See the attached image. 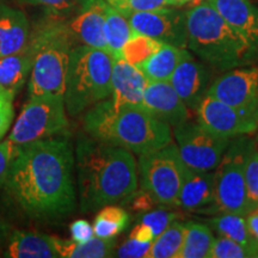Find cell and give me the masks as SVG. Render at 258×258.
I'll return each mask as SVG.
<instances>
[{
	"label": "cell",
	"instance_id": "7c38bea8",
	"mask_svg": "<svg viewBox=\"0 0 258 258\" xmlns=\"http://www.w3.org/2000/svg\"><path fill=\"white\" fill-rule=\"evenodd\" d=\"M125 17L135 34L145 35L170 46L186 47L188 34L185 12L164 8L154 11L132 12L125 15Z\"/></svg>",
	"mask_w": 258,
	"mask_h": 258
},
{
	"label": "cell",
	"instance_id": "44dd1931",
	"mask_svg": "<svg viewBox=\"0 0 258 258\" xmlns=\"http://www.w3.org/2000/svg\"><path fill=\"white\" fill-rule=\"evenodd\" d=\"M4 257L56 258L59 257L50 235L31 231H14L8 238Z\"/></svg>",
	"mask_w": 258,
	"mask_h": 258
},
{
	"label": "cell",
	"instance_id": "9c48e42d",
	"mask_svg": "<svg viewBox=\"0 0 258 258\" xmlns=\"http://www.w3.org/2000/svg\"><path fill=\"white\" fill-rule=\"evenodd\" d=\"M235 137L214 170L218 212L246 215L249 213L245 185V153L250 140Z\"/></svg>",
	"mask_w": 258,
	"mask_h": 258
},
{
	"label": "cell",
	"instance_id": "f1b7e54d",
	"mask_svg": "<svg viewBox=\"0 0 258 258\" xmlns=\"http://www.w3.org/2000/svg\"><path fill=\"white\" fill-rule=\"evenodd\" d=\"M129 215L123 208L108 205L102 207L93 222L96 237L103 239H114L128 226Z\"/></svg>",
	"mask_w": 258,
	"mask_h": 258
},
{
	"label": "cell",
	"instance_id": "8fae6325",
	"mask_svg": "<svg viewBox=\"0 0 258 258\" xmlns=\"http://www.w3.org/2000/svg\"><path fill=\"white\" fill-rule=\"evenodd\" d=\"M196 111L198 123L219 137L232 139L252 134L258 129V110L235 108L208 95Z\"/></svg>",
	"mask_w": 258,
	"mask_h": 258
},
{
	"label": "cell",
	"instance_id": "cb8c5ba5",
	"mask_svg": "<svg viewBox=\"0 0 258 258\" xmlns=\"http://www.w3.org/2000/svg\"><path fill=\"white\" fill-rule=\"evenodd\" d=\"M51 240L59 257L62 258L111 257L115 246L114 239H103L96 235L85 243H77L56 237H51Z\"/></svg>",
	"mask_w": 258,
	"mask_h": 258
},
{
	"label": "cell",
	"instance_id": "ee69618b",
	"mask_svg": "<svg viewBox=\"0 0 258 258\" xmlns=\"http://www.w3.org/2000/svg\"><path fill=\"white\" fill-rule=\"evenodd\" d=\"M177 3H178L179 4V6H182V5H184V4H186V3H188V0H176Z\"/></svg>",
	"mask_w": 258,
	"mask_h": 258
},
{
	"label": "cell",
	"instance_id": "836d02e7",
	"mask_svg": "<svg viewBox=\"0 0 258 258\" xmlns=\"http://www.w3.org/2000/svg\"><path fill=\"white\" fill-rule=\"evenodd\" d=\"M23 4L43 6L56 18L67 17L77 9L79 0H19Z\"/></svg>",
	"mask_w": 258,
	"mask_h": 258
},
{
	"label": "cell",
	"instance_id": "7bdbcfd3",
	"mask_svg": "<svg viewBox=\"0 0 258 258\" xmlns=\"http://www.w3.org/2000/svg\"><path fill=\"white\" fill-rule=\"evenodd\" d=\"M10 233H11V231H10L9 225L6 224L4 220H2V219H0V245L4 243L6 239H8Z\"/></svg>",
	"mask_w": 258,
	"mask_h": 258
},
{
	"label": "cell",
	"instance_id": "ba28073f",
	"mask_svg": "<svg viewBox=\"0 0 258 258\" xmlns=\"http://www.w3.org/2000/svg\"><path fill=\"white\" fill-rule=\"evenodd\" d=\"M69 127L63 97H29L8 140L21 148L34 141L59 134Z\"/></svg>",
	"mask_w": 258,
	"mask_h": 258
},
{
	"label": "cell",
	"instance_id": "6da1fadb",
	"mask_svg": "<svg viewBox=\"0 0 258 258\" xmlns=\"http://www.w3.org/2000/svg\"><path fill=\"white\" fill-rule=\"evenodd\" d=\"M74 154L66 139H43L19 148L4 185L19 211L37 220L66 217L76 208Z\"/></svg>",
	"mask_w": 258,
	"mask_h": 258
},
{
	"label": "cell",
	"instance_id": "8d00e7d4",
	"mask_svg": "<svg viewBox=\"0 0 258 258\" xmlns=\"http://www.w3.org/2000/svg\"><path fill=\"white\" fill-rule=\"evenodd\" d=\"M18 151V148L14 144L10 143L9 140L0 143V190L4 188L10 172V167H11L15 157L17 156Z\"/></svg>",
	"mask_w": 258,
	"mask_h": 258
},
{
	"label": "cell",
	"instance_id": "8992f818",
	"mask_svg": "<svg viewBox=\"0 0 258 258\" xmlns=\"http://www.w3.org/2000/svg\"><path fill=\"white\" fill-rule=\"evenodd\" d=\"M112 61L108 51L98 48L84 44L72 48L63 93L71 115L82 114L110 97Z\"/></svg>",
	"mask_w": 258,
	"mask_h": 258
},
{
	"label": "cell",
	"instance_id": "ab89813d",
	"mask_svg": "<svg viewBox=\"0 0 258 258\" xmlns=\"http://www.w3.org/2000/svg\"><path fill=\"white\" fill-rule=\"evenodd\" d=\"M127 200H131V207L137 212H144L150 209L154 205V200L151 198V195L145 190L141 189L140 191L132 194Z\"/></svg>",
	"mask_w": 258,
	"mask_h": 258
},
{
	"label": "cell",
	"instance_id": "4fadbf2b",
	"mask_svg": "<svg viewBox=\"0 0 258 258\" xmlns=\"http://www.w3.org/2000/svg\"><path fill=\"white\" fill-rule=\"evenodd\" d=\"M207 95L235 108L258 110V67L228 70L212 82Z\"/></svg>",
	"mask_w": 258,
	"mask_h": 258
},
{
	"label": "cell",
	"instance_id": "d6986e66",
	"mask_svg": "<svg viewBox=\"0 0 258 258\" xmlns=\"http://www.w3.org/2000/svg\"><path fill=\"white\" fill-rule=\"evenodd\" d=\"M147 79L140 69L122 59L112 61L111 104L114 108L143 104ZM143 106V105H141Z\"/></svg>",
	"mask_w": 258,
	"mask_h": 258
},
{
	"label": "cell",
	"instance_id": "484cf974",
	"mask_svg": "<svg viewBox=\"0 0 258 258\" xmlns=\"http://www.w3.org/2000/svg\"><path fill=\"white\" fill-rule=\"evenodd\" d=\"M134 31L129 24L127 17L118 10L106 5L104 36L106 41V50L112 59H120L124 43L133 36Z\"/></svg>",
	"mask_w": 258,
	"mask_h": 258
},
{
	"label": "cell",
	"instance_id": "b9f144b4",
	"mask_svg": "<svg viewBox=\"0 0 258 258\" xmlns=\"http://www.w3.org/2000/svg\"><path fill=\"white\" fill-rule=\"evenodd\" d=\"M246 215V225L247 228H249V232L252 234L254 239L258 241V207L252 209Z\"/></svg>",
	"mask_w": 258,
	"mask_h": 258
},
{
	"label": "cell",
	"instance_id": "5bb4252c",
	"mask_svg": "<svg viewBox=\"0 0 258 258\" xmlns=\"http://www.w3.org/2000/svg\"><path fill=\"white\" fill-rule=\"evenodd\" d=\"M106 5L105 0H79L72 17L69 21L61 18L74 42L108 51L104 36Z\"/></svg>",
	"mask_w": 258,
	"mask_h": 258
},
{
	"label": "cell",
	"instance_id": "83f0119b",
	"mask_svg": "<svg viewBox=\"0 0 258 258\" xmlns=\"http://www.w3.org/2000/svg\"><path fill=\"white\" fill-rule=\"evenodd\" d=\"M185 225L172 221L151 245L148 258H178L184 241Z\"/></svg>",
	"mask_w": 258,
	"mask_h": 258
},
{
	"label": "cell",
	"instance_id": "74e56055",
	"mask_svg": "<svg viewBox=\"0 0 258 258\" xmlns=\"http://www.w3.org/2000/svg\"><path fill=\"white\" fill-rule=\"evenodd\" d=\"M152 243H141L135 239H129L117 249L116 256L122 258H140L147 257Z\"/></svg>",
	"mask_w": 258,
	"mask_h": 258
},
{
	"label": "cell",
	"instance_id": "60d3db41",
	"mask_svg": "<svg viewBox=\"0 0 258 258\" xmlns=\"http://www.w3.org/2000/svg\"><path fill=\"white\" fill-rule=\"evenodd\" d=\"M129 238H131V239L141 241V243H152L154 239V234L152 228H151L150 226L141 222V224L137 225L133 230H132L131 234H129Z\"/></svg>",
	"mask_w": 258,
	"mask_h": 258
},
{
	"label": "cell",
	"instance_id": "603a6c76",
	"mask_svg": "<svg viewBox=\"0 0 258 258\" xmlns=\"http://www.w3.org/2000/svg\"><path fill=\"white\" fill-rule=\"evenodd\" d=\"M31 66L32 51L30 44L25 50L0 56V89L15 97L30 76Z\"/></svg>",
	"mask_w": 258,
	"mask_h": 258
},
{
	"label": "cell",
	"instance_id": "4316f807",
	"mask_svg": "<svg viewBox=\"0 0 258 258\" xmlns=\"http://www.w3.org/2000/svg\"><path fill=\"white\" fill-rule=\"evenodd\" d=\"M184 225V241L178 258H209L215 240L211 228L195 221Z\"/></svg>",
	"mask_w": 258,
	"mask_h": 258
},
{
	"label": "cell",
	"instance_id": "d6a6232c",
	"mask_svg": "<svg viewBox=\"0 0 258 258\" xmlns=\"http://www.w3.org/2000/svg\"><path fill=\"white\" fill-rule=\"evenodd\" d=\"M171 6H179V4L176 0H122L115 9L125 16L132 12L154 11Z\"/></svg>",
	"mask_w": 258,
	"mask_h": 258
},
{
	"label": "cell",
	"instance_id": "e0dca14e",
	"mask_svg": "<svg viewBox=\"0 0 258 258\" xmlns=\"http://www.w3.org/2000/svg\"><path fill=\"white\" fill-rule=\"evenodd\" d=\"M258 56V9L250 0H206Z\"/></svg>",
	"mask_w": 258,
	"mask_h": 258
},
{
	"label": "cell",
	"instance_id": "9a60e30c",
	"mask_svg": "<svg viewBox=\"0 0 258 258\" xmlns=\"http://www.w3.org/2000/svg\"><path fill=\"white\" fill-rule=\"evenodd\" d=\"M143 108L170 127L188 121L189 110L170 82L147 80L143 96Z\"/></svg>",
	"mask_w": 258,
	"mask_h": 258
},
{
	"label": "cell",
	"instance_id": "4dcf8cb0",
	"mask_svg": "<svg viewBox=\"0 0 258 258\" xmlns=\"http://www.w3.org/2000/svg\"><path fill=\"white\" fill-rule=\"evenodd\" d=\"M245 185H246V199L249 213L258 207V150L256 143L249 141L245 153Z\"/></svg>",
	"mask_w": 258,
	"mask_h": 258
},
{
	"label": "cell",
	"instance_id": "ac0fdd59",
	"mask_svg": "<svg viewBox=\"0 0 258 258\" xmlns=\"http://www.w3.org/2000/svg\"><path fill=\"white\" fill-rule=\"evenodd\" d=\"M176 206L190 212H218L214 172L188 167Z\"/></svg>",
	"mask_w": 258,
	"mask_h": 258
},
{
	"label": "cell",
	"instance_id": "f6af8a7d",
	"mask_svg": "<svg viewBox=\"0 0 258 258\" xmlns=\"http://www.w3.org/2000/svg\"><path fill=\"white\" fill-rule=\"evenodd\" d=\"M188 2H194V3H196V4H199V3H202L203 0H188Z\"/></svg>",
	"mask_w": 258,
	"mask_h": 258
},
{
	"label": "cell",
	"instance_id": "30bf717a",
	"mask_svg": "<svg viewBox=\"0 0 258 258\" xmlns=\"http://www.w3.org/2000/svg\"><path fill=\"white\" fill-rule=\"evenodd\" d=\"M175 138L183 163L196 171L217 169L231 143L230 138L219 137L189 121L175 127Z\"/></svg>",
	"mask_w": 258,
	"mask_h": 258
},
{
	"label": "cell",
	"instance_id": "52a82bcc",
	"mask_svg": "<svg viewBox=\"0 0 258 258\" xmlns=\"http://www.w3.org/2000/svg\"><path fill=\"white\" fill-rule=\"evenodd\" d=\"M138 169L141 189L150 194L154 202L176 206L188 166L175 144L140 154Z\"/></svg>",
	"mask_w": 258,
	"mask_h": 258
},
{
	"label": "cell",
	"instance_id": "277c9868",
	"mask_svg": "<svg viewBox=\"0 0 258 258\" xmlns=\"http://www.w3.org/2000/svg\"><path fill=\"white\" fill-rule=\"evenodd\" d=\"M185 16L186 47L214 69L228 71L256 57L246 42L207 2L199 3L188 10Z\"/></svg>",
	"mask_w": 258,
	"mask_h": 258
},
{
	"label": "cell",
	"instance_id": "7a4b0ae2",
	"mask_svg": "<svg viewBox=\"0 0 258 258\" xmlns=\"http://www.w3.org/2000/svg\"><path fill=\"white\" fill-rule=\"evenodd\" d=\"M76 167L83 212L125 201L137 191V163L125 148L84 138L76 148Z\"/></svg>",
	"mask_w": 258,
	"mask_h": 258
},
{
	"label": "cell",
	"instance_id": "bcb514c9",
	"mask_svg": "<svg viewBox=\"0 0 258 258\" xmlns=\"http://www.w3.org/2000/svg\"><path fill=\"white\" fill-rule=\"evenodd\" d=\"M254 143H256V146H257V150H258V139H257L256 141H254Z\"/></svg>",
	"mask_w": 258,
	"mask_h": 258
},
{
	"label": "cell",
	"instance_id": "f35d334b",
	"mask_svg": "<svg viewBox=\"0 0 258 258\" xmlns=\"http://www.w3.org/2000/svg\"><path fill=\"white\" fill-rule=\"evenodd\" d=\"M70 232L72 234V240L77 243H85L95 237L93 226L86 220H77L71 224Z\"/></svg>",
	"mask_w": 258,
	"mask_h": 258
},
{
	"label": "cell",
	"instance_id": "d590c367",
	"mask_svg": "<svg viewBox=\"0 0 258 258\" xmlns=\"http://www.w3.org/2000/svg\"><path fill=\"white\" fill-rule=\"evenodd\" d=\"M176 217L177 215L175 213H170L166 211H156L145 214L143 219H141V222H144V224L148 225L152 228L154 238H156L157 235H159L165 228L169 227L171 222L175 221Z\"/></svg>",
	"mask_w": 258,
	"mask_h": 258
},
{
	"label": "cell",
	"instance_id": "d4e9b609",
	"mask_svg": "<svg viewBox=\"0 0 258 258\" xmlns=\"http://www.w3.org/2000/svg\"><path fill=\"white\" fill-rule=\"evenodd\" d=\"M212 227L218 232L221 237L230 238L243 245L251 251L254 258L258 257V241L249 232L246 225V219L244 215L233 214V213H222V215L213 218L209 220Z\"/></svg>",
	"mask_w": 258,
	"mask_h": 258
},
{
	"label": "cell",
	"instance_id": "1f68e13d",
	"mask_svg": "<svg viewBox=\"0 0 258 258\" xmlns=\"http://www.w3.org/2000/svg\"><path fill=\"white\" fill-rule=\"evenodd\" d=\"M253 257L251 251H249L243 245L230 238L221 237L214 240L209 258H249Z\"/></svg>",
	"mask_w": 258,
	"mask_h": 258
},
{
	"label": "cell",
	"instance_id": "2e32d148",
	"mask_svg": "<svg viewBox=\"0 0 258 258\" xmlns=\"http://www.w3.org/2000/svg\"><path fill=\"white\" fill-rule=\"evenodd\" d=\"M169 82L186 108L196 110L207 95L212 84V73L206 64L190 56L177 66Z\"/></svg>",
	"mask_w": 258,
	"mask_h": 258
},
{
	"label": "cell",
	"instance_id": "f546056e",
	"mask_svg": "<svg viewBox=\"0 0 258 258\" xmlns=\"http://www.w3.org/2000/svg\"><path fill=\"white\" fill-rule=\"evenodd\" d=\"M161 44L163 43H160L159 41L134 32L133 36L125 42L122 48L121 57L127 62L138 67L145 62L152 54L156 53Z\"/></svg>",
	"mask_w": 258,
	"mask_h": 258
},
{
	"label": "cell",
	"instance_id": "7402d4cb",
	"mask_svg": "<svg viewBox=\"0 0 258 258\" xmlns=\"http://www.w3.org/2000/svg\"><path fill=\"white\" fill-rule=\"evenodd\" d=\"M191 54L184 48H178L163 43L156 53L138 66L144 73L145 78L151 82H169L173 71L183 60L188 59Z\"/></svg>",
	"mask_w": 258,
	"mask_h": 258
},
{
	"label": "cell",
	"instance_id": "5b68a950",
	"mask_svg": "<svg viewBox=\"0 0 258 258\" xmlns=\"http://www.w3.org/2000/svg\"><path fill=\"white\" fill-rule=\"evenodd\" d=\"M73 43V38L61 18L50 19L32 32L29 97H63Z\"/></svg>",
	"mask_w": 258,
	"mask_h": 258
},
{
	"label": "cell",
	"instance_id": "3957f363",
	"mask_svg": "<svg viewBox=\"0 0 258 258\" xmlns=\"http://www.w3.org/2000/svg\"><path fill=\"white\" fill-rule=\"evenodd\" d=\"M83 125L90 138L143 154L172 143L169 124L151 115L141 105L114 108L110 99L90 108Z\"/></svg>",
	"mask_w": 258,
	"mask_h": 258
},
{
	"label": "cell",
	"instance_id": "ffe728a7",
	"mask_svg": "<svg viewBox=\"0 0 258 258\" xmlns=\"http://www.w3.org/2000/svg\"><path fill=\"white\" fill-rule=\"evenodd\" d=\"M30 38V24L24 12L0 3V56L25 50Z\"/></svg>",
	"mask_w": 258,
	"mask_h": 258
},
{
	"label": "cell",
	"instance_id": "e575fe53",
	"mask_svg": "<svg viewBox=\"0 0 258 258\" xmlns=\"http://www.w3.org/2000/svg\"><path fill=\"white\" fill-rule=\"evenodd\" d=\"M14 96L0 89V139L9 132L14 121Z\"/></svg>",
	"mask_w": 258,
	"mask_h": 258
}]
</instances>
